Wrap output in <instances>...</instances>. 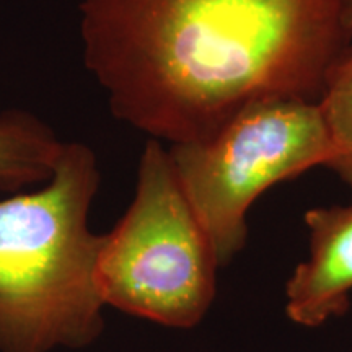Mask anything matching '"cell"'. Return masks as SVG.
I'll use <instances>...</instances> for the list:
<instances>
[{
	"label": "cell",
	"instance_id": "obj_5",
	"mask_svg": "<svg viewBox=\"0 0 352 352\" xmlns=\"http://www.w3.org/2000/svg\"><path fill=\"white\" fill-rule=\"evenodd\" d=\"M310 253L285 284V315L318 328L347 314L352 292V204L305 212Z\"/></svg>",
	"mask_w": 352,
	"mask_h": 352
},
{
	"label": "cell",
	"instance_id": "obj_6",
	"mask_svg": "<svg viewBox=\"0 0 352 352\" xmlns=\"http://www.w3.org/2000/svg\"><path fill=\"white\" fill-rule=\"evenodd\" d=\"M54 129L23 109L0 113V189L50 182L64 151Z\"/></svg>",
	"mask_w": 352,
	"mask_h": 352
},
{
	"label": "cell",
	"instance_id": "obj_3",
	"mask_svg": "<svg viewBox=\"0 0 352 352\" xmlns=\"http://www.w3.org/2000/svg\"><path fill=\"white\" fill-rule=\"evenodd\" d=\"M219 267L170 152L147 140L134 199L104 235L96 263L101 300L164 327L192 328L212 305Z\"/></svg>",
	"mask_w": 352,
	"mask_h": 352
},
{
	"label": "cell",
	"instance_id": "obj_4",
	"mask_svg": "<svg viewBox=\"0 0 352 352\" xmlns=\"http://www.w3.org/2000/svg\"><path fill=\"white\" fill-rule=\"evenodd\" d=\"M168 152L222 267L246 245L253 202L277 183L327 166L331 145L318 103L267 98L241 109L209 140Z\"/></svg>",
	"mask_w": 352,
	"mask_h": 352
},
{
	"label": "cell",
	"instance_id": "obj_1",
	"mask_svg": "<svg viewBox=\"0 0 352 352\" xmlns=\"http://www.w3.org/2000/svg\"><path fill=\"white\" fill-rule=\"evenodd\" d=\"M80 36L114 116L173 145L256 101L318 103L352 43L342 0H80Z\"/></svg>",
	"mask_w": 352,
	"mask_h": 352
},
{
	"label": "cell",
	"instance_id": "obj_7",
	"mask_svg": "<svg viewBox=\"0 0 352 352\" xmlns=\"http://www.w3.org/2000/svg\"><path fill=\"white\" fill-rule=\"evenodd\" d=\"M331 158V168L352 189V43L329 70L318 101Z\"/></svg>",
	"mask_w": 352,
	"mask_h": 352
},
{
	"label": "cell",
	"instance_id": "obj_8",
	"mask_svg": "<svg viewBox=\"0 0 352 352\" xmlns=\"http://www.w3.org/2000/svg\"><path fill=\"white\" fill-rule=\"evenodd\" d=\"M342 12H344V21L347 28L352 32V0H342Z\"/></svg>",
	"mask_w": 352,
	"mask_h": 352
},
{
	"label": "cell",
	"instance_id": "obj_2",
	"mask_svg": "<svg viewBox=\"0 0 352 352\" xmlns=\"http://www.w3.org/2000/svg\"><path fill=\"white\" fill-rule=\"evenodd\" d=\"M94 151L65 142L47 184L0 201V352L80 349L104 328L88 228L100 188Z\"/></svg>",
	"mask_w": 352,
	"mask_h": 352
}]
</instances>
